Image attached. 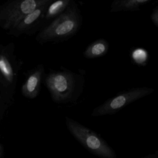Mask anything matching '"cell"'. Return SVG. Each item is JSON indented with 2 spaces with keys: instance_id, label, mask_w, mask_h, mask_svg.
I'll list each match as a JSON object with an SVG mask.
<instances>
[{
  "instance_id": "1",
  "label": "cell",
  "mask_w": 158,
  "mask_h": 158,
  "mask_svg": "<svg viewBox=\"0 0 158 158\" xmlns=\"http://www.w3.org/2000/svg\"><path fill=\"white\" fill-rule=\"evenodd\" d=\"M85 80V70L79 69L76 72L60 66V70L50 69L43 83L54 102L67 104L77 102L83 93Z\"/></svg>"
},
{
  "instance_id": "5",
  "label": "cell",
  "mask_w": 158,
  "mask_h": 158,
  "mask_svg": "<svg viewBox=\"0 0 158 158\" xmlns=\"http://www.w3.org/2000/svg\"><path fill=\"white\" fill-rule=\"evenodd\" d=\"M154 91L152 88L141 86L120 92L95 107L91 115L92 117H101L115 114L129 104L150 95Z\"/></svg>"
},
{
  "instance_id": "2",
  "label": "cell",
  "mask_w": 158,
  "mask_h": 158,
  "mask_svg": "<svg viewBox=\"0 0 158 158\" xmlns=\"http://www.w3.org/2000/svg\"><path fill=\"white\" fill-rule=\"evenodd\" d=\"M83 20L79 6L73 0L62 14L40 29L35 36V41L41 44L67 41L78 32Z\"/></svg>"
},
{
  "instance_id": "14",
  "label": "cell",
  "mask_w": 158,
  "mask_h": 158,
  "mask_svg": "<svg viewBox=\"0 0 158 158\" xmlns=\"http://www.w3.org/2000/svg\"><path fill=\"white\" fill-rule=\"evenodd\" d=\"M151 19L152 23L158 27V6H157L152 11L151 15Z\"/></svg>"
},
{
  "instance_id": "11",
  "label": "cell",
  "mask_w": 158,
  "mask_h": 158,
  "mask_svg": "<svg viewBox=\"0 0 158 158\" xmlns=\"http://www.w3.org/2000/svg\"><path fill=\"white\" fill-rule=\"evenodd\" d=\"M73 0H53L47 7L44 23L51 22L62 14L71 4Z\"/></svg>"
},
{
  "instance_id": "10",
  "label": "cell",
  "mask_w": 158,
  "mask_h": 158,
  "mask_svg": "<svg viewBox=\"0 0 158 158\" xmlns=\"http://www.w3.org/2000/svg\"><path fill=\"white\" fill-rule=\"evenodd\" d=\"M151 0H113L110 5V12H133Z\"/></svg>"
},
{
  "instance_id": "8",
  "label": "cell",
  "mask_w": 158,
  "mask_h": 158,
  "mask_svg": "<svg viewBox=\"0 0 158 158\" xmlns=\"http://www.w3.org/2000/svg\"><path fill=\"white\" fill-rule=\"evenodd\" d=\"M45 75L43 64H40L28 70L21 86V94L25 98L33 99L39 95L41 83Z\"/></svg>"
},
{
  "instance_id": "7",
  "label": "cell",
  "mask_w": 158,
  "mask_h": 158,
  "mask_svg": "<svg viewBox=\"0 0 158 158\" xmlns=\"http://www.w3.org/2000/svg\"><path fill=\"white\" fill-rule=\"evenodd\" d=\"M49 3L39 7L33 12L19 19L6 31L7 34L19 37L21 35H32L40 31L44 23L45 12Z\"/></svg>"
},
{
  "instance_id": "3",
  "label": "cell",
  "mask_w": 158,
  "mask_h": 158,
  "mask_svg": "<svg viewBox=\"0 0 158 158\" xmlns=\"http://www.w3.org/2000/svg\"><path fill=\"white\" fill-rule=\"evenodd\" d=\"M15 46L10 41L0 44V92L8 107L15 101L19 72L23 61L15 53Z\"/></svg>"
},
{
  "instance_id": "9",
  "label": "cell",
  "mask_w": 158,
  "mask_h": 158,
  "mask_svg": "<svg viewBox=\"0 0 158 158\" xmlns=\"http://www.w3.org/2000/svg\"><path fill=\"white\" fill-rule=\"evenodd\" d=\"M109 49V44L104 38H99L90 43L85 49L83 55L85 58L93 59L105 56Z\"/></svg>"
},
{
  "instance_id": "13",
  "label": "cell",
  "mask_w": 158,
  "mask_h": 158,
  "mask_svg": "<svg viewBox=\"0 0 158 158\" xmlns=\"http://www.w3.org/2000/svg\"><path fill=\"white\" fill-rule=\"evenodd\" d=\"M8 107H9L7 106V104L4 102L0 92V122L2 119Z\"/></svg>"
},
{
  "instance_id": "6",
  "label": "cell",
  "mask_w": 158,
  "mask_h": 158,
  "mask_svg": "<svg viewBox=\"0 0 158 158\" xmlns=\"http://www.w3.org/2000/svg\"><path fill=\"white\" fill-rule=\"evenodd\" d=\"M53 0H7L0 5V30L7 31L19 19Z\"/></svg>"
},
{
  "instance_id": "12",
  "label": "cell",
  "mask_w": 158,
  "mask_h": 158,
  "mask_svg": "<svg viewBox=\"0 0 158 158\" xmlns=\"http://www.w3.org/2000/svg\"><path fill=\"white\" fill-rule=\"evenodd\" d=\"M148 53L143 48H136L131 52V57L133 62L137 65L144 66L146 65L148 60Z\"/></svg>"
},
{
  "instance_id": "4",
  "label": "cell",
  "mask_w": 158,
  "mask_h": 158,
  "mask_svg": "<svg viewBox=\"0 0 158 158\" xmlns=\"http://www.w3.org/2000/svg\"><path fill=\"white\" fill-rule=\"evenodd\" d=\"M65 123L73 137L91 154L100 158L117 157L115 151L98 133L69 116L65 117Z\"/></svg>"
},
{
  "instance_id": "16",
  "label": "cell",
  "mask_w": 158,
  "mask_h": 158,
  "mask_svg": "<svg viewBox=\"0 0 158 158\" xmlns=\"http://www.w3.org/2000/svg\"><path fill=\"white\" fill-rule=\"evenodd\" d=\"M4 156V145L0 143V158H3Z\"/></svg>"
},
{
  "instance_id": "15",
  "label": "cell",
  "mask_w": 158,
  "mask_h": 158,
  "mask_svg": "<svg viewBox=\"0 0 158 158\" xmlns=\"http://www.w3.org/2000/svg\"><path fill=\"white\" fill-rule=\"evenodd\" d=\"M146 158H158V152H154V153H151L149 154L146 156H144Z\"/></svg>"
}]
</instances>
